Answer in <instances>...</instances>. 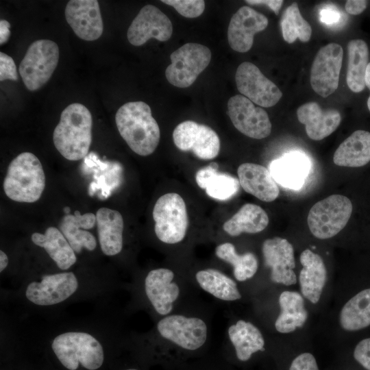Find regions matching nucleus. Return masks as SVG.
<instances>
[{
	"mask_svg": "<svg viewBox=\"0 0 370 370\" xmlns=\"http://www.w3.org/2000/svg\"><path fill=\"white\" fill-rule=\"evenodd\" d=\"M115 121L120 135L134 152L142 156L153 153L160 131L148 104L140 101L125 103L117 110Z\"/></svg>",
	"mask_w": 370,
	"mask_h": 370,
	"instance_id": "1",
	"label": "nucleus"
},
{
	"mask_svg": "<svg viewBox=\"0 0 370 370\" xmlns=\"http://www.w3.org/2000/svg\"><path fill=\"white\" fill-rule=\"evenodd\" d=\"M92 119L79 103L69 105L61 113L53 133L56 149L66 159L76 161L87 156L92 142Z\"/></svg>",
	"mask_w": 370,
	"mask_h": 370,
	"instance_id": "2",
	"label": "nucleus"
},
{
	"mask_svg": "<svg viewBox=\"0 0 370 370\" xmlns=\"http://www.w3.org/2000/svg\"><path fill=\"white\" fill-rule=\"evenodd\" d=\"M3 186L7 197L13 201H38L45 187V175L39 159L27 151L18 155L8 165Z\"/></svg>",
	"mask_w": 370,
	"mask_h": 370,
	"instance_id": "3",
	"label": "nucleus"
},
{
	"mask_svg": "<svg viewBox=\"0 0 370 370\" xmlns=\"http://www.w3.org/2000/svg\"><path fill=\"white\" fill-rule=\"evenodd\" d=\"M51 347L62 365L69 370H76L79 363L88 370H96L104 360L100 343L86 332L61 334L53 339Z\"/></svg>",
	"mask_w": 370,
	"mask_h": 370,
	"instance_id": "4",
	"label": "nucleus"
},
{
	"mask_svg": "<svg viewBox=\"0 0 370 370\" xmlns=\"http://www.w3.org/2000/svg\"><path fill=\"white\" fill-rule=\"evenodd\" d=\"M59 60L58 45L50 40L33 42L19 65V74L30 91L40 88L51 78Z\"/></svg>",
	"mask_w": 370,
	"mask_h": 370,
	"instance_id": "5",
	"label": "nucleus"
},
{
	"mask_svg": "<svg viewBox=\"0 0 370 370\" xmlns=\"http://www.w3.org/2000/svg\"><path fill=\"white\" fill-rule=\"evenodd\" d=\"M154 230L160 241L167 244L182 241L188 226V217L183 198L169 193L160 197L153 209Z\"/></svg>",
	"mask_w": 370,
	"mask_h": 370,
	"instance_id": "6",
	"label": "nucleus"
},
{
	"mask_svg": "<svg viewBox=\"0 0 370 370\" xmlns=\"http://www.w3.org/2000/svg\"><path fill=\"white\" fill-rule=\"evenodd\" d=\"M352 209L350 199L341 195H332L317 202L307 219L311 233L319 239L336 235L347 223Z\"/></svg>",
	"mask_w": 370,
	"mask_h": 370,
	"instance_id": "7",
	"label": "nucleus"
},
{
	"mask_svg": "<svg viewBox=\"0 0 370 370\" xmlns=\"http://www.w3.org/2000/svg\"><path fill=\"white\" fill-rule=\"evenodd\" d=\"M171 63L165 75L168 82L178 88L192 85L211 60V51L207 47L194 42L182 45L170 56Z\"/></svg>",
	"mask_w": 370,
	"mask_h": 370,
	"instance_id": "8",
	"label": "nucleus"
},
{
	"mask_svg": "<svg viewBox=\"0 0 370 370\" xmlns=\"http://www.w3.org/2000/svg\"><path fill=\"white\" fill-rule=\"evenodd\" d=\"M173 139L180 150L190 151L199 159L211 160L219 153L220 140L216 132L193 121L178 124L173 130Z\"/></svg>",
	"mask_w": 370,
	"mask_h": 370,
	"instance_id": "9",
	"label": "nucleus"
},
{
	"mask_svg": "<svg viewBox=\"0 0 370 370\" xmlns=\"http://www.w3.org/2000/svg\"><path fill=\"white\" fill-rule=\"evenodd\" d=\"M343 57L342 47L335 42L318 51L311 66L310 84L320 96L327 97L337 89Z\"/></svg>",
	"mask_w": 370,
	"mask_h": 370,
	"instance_id": "10",
	"label": "nucleus"
},
{
	"mask_svg": "<svg viewBox=\"0 0 370 370\" xmlns=\"http://www.w3.org/2000/svg\"><path fill=\"white\" fill-rule=\"evenodd\" d=\"M235 81L238 91L261 107H272L282 97L279 88L253 63H241L236 69Z\"/></svg>",
	"mask_w": 370,
	"mask_h": 370,
	"instance_id": "11",
	"label": "nucleus"
},
{
	"mask_svg": "<svg viewBox=\"0 0 370 370\" xmlns=\"http://www.w3.org/2000/svg\"><path fill=\"white\" fill-rule=\"evenodd\" d=\"M227 114L234 126L248 137L262 139L271 134L272 125L267 112L243 95L230 98Z\"/></svg>",
	"mask_w": 370,
	"mask_h": 370,
	"instance_id": "12",
	"label": "nucleus"
},
{
	"mask_svg": "<svg viewBox=\"0 0 370 370\" xmlns=\"http://www.w3.org/2000/svg\"><path fill=\"white\" fill-rule=\"evenodd\" d=\"M157 328L162 337L188 350L199 348L207 338L206 325L197 317L170 315L161 319Z\"/></svg>",
	"mask_w": 370,
	"mask_h": 370,
	"instance_id": "13",
	"label": "nucleus"
},
{
	"mask_svg": "<svg viewBox=\"0 0 370 370\" xmlns=\"http://www.w3.org/2000/svg\"><path fill=\"white\" fill-rule=\"evenodd\" d=\"M173 33V25L168 16L153 5L143 7L130 25L127 37L130 44L141 46L149 39L168 40Z\"/></svg>",
	"mask_w": 370,
	"mask_h": 370,
	"instance_id": "14",
	"label": "nucleus"
},
{
	"mask_svg": "<svg viewBox=\"0 0 370 370\" xmlns=\"http://www.w3.org/2000/svg\"><path fill=\"white\" fill-rule=\"evenodd\" d=\"M78 286V282L72 272L43 275L40 282L29 284L26 297L39 306H50L60 303L72 294Z\"/></svg>",
	"mask_w": 370,
	"mask_h": 370,
	"instance_id": "15",
	"label": "nucleus"
},
{
	"mask_svg": "<svg viewBox=\"0 0 370 370\" xmlns=\"http://www.w3.org/2000/svg\"><path fill=\"white\" fill-rule=\"evenodd\" d=\"M64 14L66 22L79 38L92 41L101 36L103 25L98 1L71 0Z\"/></svg>",
	"mask_w": 370,
	"mask_h": 370,
	"instance_id": "16",
	"label": "nucleus"
},
{
	"mask_svg": "<svg viewBox=\"0 0 370 370\" xmlns=\"http://www.w3.org/2000/svg\"><path fill=\"white\" fill-rule=\"evenodd\" d=\"M264 265L271 269V280L286 286L297 282L294 249L285 238L274 237L264 241L262 247Z\"/></svg>",
	"mask_w": 370,
	"mask_h": 370,
	"instance_id": "17",
	"label": "nucleus"
},
{
	"mask_svg": "<svg viewBox=\"0 0 370 370\" xmlns=\"http://www.w3.org/2000/svg\"><path fill=\"white\" fill-rule=\"evenodd\" d=\"M268 18L254 9L243 6L232 16L227 28V40L230 47L241 53L251 48L254 36L268 25Z\"/></svg>",
	"mask_w": 370,
	"mask_h": 370,
	"instance_id": "18",
	"label": "nucleus"
},
{
	"mask_svg": "<svg viewBox=\"0 0 370 370\" xmlns=\"http://www.w3.org/2000/svg\"><path fill=\"white\" fill-rule=\"evenodd\" d=\"M173 278V272L165 268L151 270L145 278L146 295L156 311L162 315L171 311L180 295L179 286L172 282Z\"/></svg>",
	"mask_w": 370,
	"mask_h": 370,
	"instance_id": "19",
	"label": "nucleus"
},
{
	"mask_svg": "<svg viewBox=\"0 0 370 370\" xmlns=\"http://www.w3.org/2000/svg\"><path fill=\"white\" fill-rule=\"evenodd\" d=\"M297 116L304 124L308 136L320 140L333 133L341 123L340 112L335 109L323 110L316 102L306 103L298 108Z\"/></svg>",
	"mask_w": 370,
	"mask_h": 370,
	"instance_id": "20",
	"label": "nucleus"
},
{
	"mask_svg": "<svg viewBox=\"0 0 370 370\" xmlns=\"http://www.w3.org/2000/svg\"><path fill=\"white\" fill-rule=\"evenodd\" d=\"M237 173L243 189L260 200L271 202L278 197V186L271 172L264 166L246 162L238 166Z\"/></svg>",
	"mask_w": 370,
	"mask_h": 370,
	"instance_id": "21",
	"label": "nucleus"
},
{
	"mask_svg": "<svg viewBox=\"0 0 370 370\" xmlns=\"http://www.w3.org/2000/svg\"><path fill=\"white\" fill-rule=\"evenodd\" d=\"M96 215L92 212L81 214L76 210L74 214H66L60 223L63 234L75 252L79 254L82 248L93 251L97 247L95 236L87 231L94 227Z\"/></svg>",
	"mask_w": 370,
	"mask_h": 370,
	"instance_id": "22",
	"label": "nucleus"
},
{
	"mask_svg": "<svg viewBox=\"0 0 370 370\" xmlns=\"http://www.w3.org/2000/svg\"><path fill=\"white\" fill-rule=\"evenodd\" d=\"M303 269L299 280L302 295L312 304L320 299L327 280V270L321 256L311 250L305 249L299 256Z\"/></svg>",
	"mask_w": 370,
	"mask_h": 370,
	"instance_id": "23",
	"label": "nucleus"
},
{
	"mask_svg": "<svg viewBox=\"0 0 370 370\" xmlns=\"http://www.w3.org/2000/svg\"><path fill=\"white\" fill-rule=\"evenodd\" d=\"M96 224L100 247L106 256H114L123 247V219L115 210L101 208L96 212Z\"/></svg>",
	"mask_w": 370,
	"mask_h": 370,
	"instance_id": "24",
	"label": "nucleus"
},
{
	"mask_svg": "<svg viewBox=\"0 0 370 370\" xmlns=\"http://www.w3.org/2000/svg\"><path fill=\"white\" fill-rule=\"evenodd\" d=\"M310 163L307 158L299 153L285 154L273 161L270 172L273 179L288 188H299L308 175Z\"/></svg>",
	"mask_w": 370,
	"mask_h": 370,
	"instance_id": "25",
	"label": "nucleus"
},
{
	"mask_svg": "<svg viewBox=\"0 0 370 370\" xmlns=\"http://www.w3.org/2000/svg\"><path fill=\"white\" fill-rule=\"evenodd\" d=\"M218 166L217 163L213 162L200 169L195 174V181L209 197L225 201L238 192L240 183L236 177L219 172Z\"/></svg>",
	"mask_w": 370,
	"mask_h": 370,
	"instance_id": "26",
	"label": "nucleus"
},
{
	"mask_svg": "<svg viewBox=\"0 0 370 370\" xmlns=\"http://www.w3.org/2000/svg\"><path fill=\"white\" fill-rule=\"evenodd\" d=\"M370 161V132L358 130L347 137L335 151L333 162L346 167H360Z\"/></svg>",
	"mask_w": 370,
	"mask_h": 370,
	"instance_id": "27",
	"label": "nucleus"
},
{
	"mask_svg": "<svg viewBox=\"0 0 370 370\" xmlns=\"http://www.w3.org/2000/svg\"><path fill=\"white\" fill-rule=\"evenodd\" d=\"M31 238L36 245L45 249L60 269L66 270L75 263V251L59 229L49 227L44 234H32Z\"/></svg>",
	"mask_w": 370,
	"mask_h": 370,
	"instance_id": "28",
	"label": "nucleus"
},
{
	"mask_svg": "<svg viewBox=\"0 0 370 370\" xmlns=\"http://www.w3.org/2000/svg\"><path fill=\"white\" fill-rule=\"evenodd\" d=\"M268 224V215L260 206L246 204L224 223L223 229L229 235L237 236L243 232L255 234L262 232Z\"/></svg>",
	"mask_w": 370,
	"mask_h": 370,
	"instance_id": "29",
	"label": "nucleus"
},
{
	"mask_svg": "<svg viewBox=\"0 0 370 370\" xmlns=\"http://www.w3.org/2000/svg\"><path fill=\"white\" fill-rule=\"evenodd\" d=\"M281 312L275 327L280 333H289L301 328L308 318L302 296L297 292L284 291L279 297Z\"/></svg>",
	"mask_w": 370,
	"mask_h": 370,
	"instance_id": "30",
	"label": "nucleus"
},
{
	"mask_svg": "<svg viewBox=\"0 0 370 370\" xmlns=\"http://www.w3.org/2000/svg\"><path fill=\"white\" fill-rule=\"evenodd\" d=\"M228 335L235 348L236 356L241 361H247L253 354L264 349L262 333L250 322L238 321L228 328Z\"/></svg>",
	"mask_w": 370,
	"mask_h": 370,
	"instance_id": "31",
	"label": "nucleus"
},
{
	"mask_svg": "<svg viewBox=\"0 0 370 370\" xmlns=\"http://www.w3.org/2000/svg\"><path fill=\"white\" fill-rule=\"evenodd\" d=\"M339 322L347 331H356L370 325V288L359 292L344 305Z\"/></svg>",
	"mask_w": 370,
	"mask_h": 370,
	"instance_id": "32",
	"label": "nucleus"
},
{
	"mask_svg": "<svg viewBox=\"0 0 370 370\" xmlns=\"http://www.w3.org/2000/svg\"><path fill=\"white\" fill-rule=\"evenodd\" d=\"M348 64L346 80L349 88L360 92L365 88V74L369 64V49L360 39L350 40L347 44Z\"/></svg>",
	"mask_w": 370,
	"mask_h": 370,
	"instance_id": "33",
	"label": "nucleus"
},
{
	"mask_svg": "<svg viewBox=\"0 0 370 370\" xmlns=\"http://www.w3.org/2000/svg\"><path fill=\"white\" fill-rule=\"evenodd\" d=\"M199 286L215 297L224 301H234L241 297L236 282L214 269L201 270L196 273Z\"/></svg>",
	"mask_w": 370,
	"mask_h": 370,
	"instance_id": "34",
	"label": "nucleus"
},
{
	"mask_svg": "<svg viewBox=\"0 0 370 370\" xmlns=\"http://www.w3.org/2000/svg\"><path fill=\"white\" fill-rule=\"evenodd\" d=\"M216 256L231 264L235 278L238 281H245L252 278L258 269V260L251 252L238 254L233 244L225 243L215 249Z\"/></svg>",
	"mask_w": 370,
	"mask_h": 370,
	"instance_id": "35",
	"label": "nucleus"
},
{
	"mask_svg": "<svg viewBox=\"0 0 370 370\" xmlns=\"http://www.w3.org/2000/svg\"><path fill=\"white\" fill-rule=\"evenodd\" d=\"M281 27L283 38L288 43H293L297 38L304 42L310 39L312 28L301 16L297 3H293L284 12Z\"/></svg>",
	"mask_w": 370,
	"mask_h": 370,
	"instance_id": "36",
	"label": "nucleus"
},
{
	"mask_svg": "<svg viewBox=\"0 0 370 370\" xmlns=\"http://www.w3.org/2000/svg\"><path fill=\"white\" fill-rule=\"evenodd\" d=\"M162 3L173 7L177 12L186 18H196L204 11L203 0H162Z\"/></svg>",
	"mask_w": 370,
	"mask_h": 370,
	"instance_id": "37",
	"label": "nucleus"
},
{
	"mask_svg": "<svg viewBox=\"0 0 370 370\" xmlns=\"http://www.w3.org/2000/svg\"><path fill=\"white\" fill-rule=\"evenodd\" d=\"M18 75L14 60L5 53H0V80L17 81Z\"/></svg>",
	"mask_w": 370,
	"mask_h": 370,
	"instance_id": "38",
	"label": "nucleus"
},
{
	"mask_svg": "<svg viewBox=\"0 0 370 370\" xmlns=\"http://www.w3.org/2000/svg\"><path fill=\"white\" fill-rule=\"evenodd\" d=\"M356 362L365 370H370V338L360 341L354 350Z\"/></svg>",
	"mask_w": 370,
	"mask_h": 370,
	"instance_id": "39",
	"label": "nucleus"
},
{
	"mask_svg": "<svg viewBox=\"0 0 370 370\" xmlns=\"http://www.w3.org/2000/svg\"><path fill=\"white\" fill-rule=\"evenodd\" d=\"M288 370H319L314 356L308 352L297 356L291 362Z\"/></svg>",
	"mask_w": 370,
	"mask_h": 370,
	"instance_id": "40",
	"label": "nucleus"
},
{
	"mask_svg": "<svg viewBox=\"0 0 370 370\" xmlns=\"http://www.w3.org/2000/svg\"><path fill=\"white\" fill-rule=\"evenodd\" d=\"M367 6V1L365 0H348L345 3V8L347 13L357 15L362 13Z\"/></svg>",
	"mask_w": 370,
	"mask_h": 370,
	"instance_id": "41",
	"label": "nucleus"
},
{
	"mask_svg": "<svg viewBox=\"0 0 370 370\" xmlns=\"http://www.w3.org/2000/svg\"><path fill=\"white\" fill-rule=\"evenodd\" d=\"M339 18V13L332 8H324L321 10L320 19L325 24L332 25L337 23Z\"/></svg>",
	"mask_w": 370,
	"mask_h": 370,
	"instance_id": "42",
	"label": "nucleus"
},
{
	"mask_svg": "<svg viewBox=\"0 0 370 370\" xmlns=\"http://www.w3.org/2000/svg\"><path fill=\"white\" fill-rule=\"evenodd\" d=\"M245 1L251 5H266L277 15L283 3L282 0H247Z\"/></svg>",
	"mask_w": 370,
	"mask_h": 370,
	"instance_id": "43",
	"label": "nucleus"
},
{
	"mask_svg": "<svg viewBox=\"0 0 370 370\" xmlns=\"http://www.w3.org/2000/svg\"><path fill=\"white\" fill-rule=\"evenodd\" d=\"M10 24L8 21L4 19L0 21V44L2 45L5 43L9 39L10 35Z\"/></svg>",
	"mask_w": 370,
	"mask_h": 370,
	"instance_id": "44",
	"label": "nucleus"
},
{
	"mask_svg": "<svg viewBox=\"0 0 370 370\" xmlns=\"http://www.w3.org/2000/svg\"><path fill=\"white\" fill-rule=\"evenodd\" d=\"M8 258L7 255L2 250L0 251V271L2 272L8 266Z\"/></svg>",
	"mask_w": 370,
	"mask_h": 370,
	"instance_id": "45",
	"label": "nucleus"
},
{
	"mask_svg": "<svg viewBox=\"0 0 370 370\" xmlns=\"http://www.w3.org/2000/svg\"><path fill=\"white\" fill-rule=\"evenodd\" d=\"M365 83V86H367L370 90V62H369L367 67ZM367 107L369 110L370 111V96L367 100Z\"/></svg>",
	"mask_w": 370,
	"mask_h": 370,
	"instance_id": "46",
	"label": "nucleus"
},
{
	"mask_svg": "<svg viewBox=\"0 0 370 370\" xmlns=\"http://www.w3.org/2000/svg\"><path fill=\"white\" fill-rule=\"evenodd\" d=\"M64 211L66 214H69L70 213V212H71V209L69 207H65L64 208Z\"/></svg>",
	"mask_w": 370,
	"mask_h": 370,
	"instance_id": "47",
	"label": "nucleus"
},
{
	"mask_svg": "<svg viewBox=\"0 0 370 370\" xmlns=\"http://www.w3.org/2000/svg\"><path fill=\"white\" fill-rule=\"evenodd\" d=\"M126 370H137V369H126Z\"/></svg>",
	"mask_w": 370,
	"mask_h": 370,
	"instance_id": "48",
	"label": "nucleus"
}]
</instances>
